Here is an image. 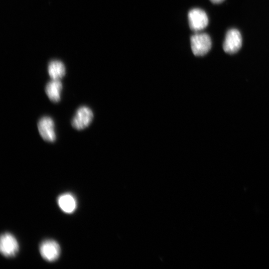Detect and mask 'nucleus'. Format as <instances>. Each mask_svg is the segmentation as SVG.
<instances>
[{
  "instance_id": "obj_1",
  "label": "nucleus",
  "mask_w": 269,
  "mask_h": 269,
  "mask_svg": "<svg viewBox=\"0 0 269 269\" xmlns=\"http://www.w3.org/2000/svg\"><path fill=\"white\" fill-rule=\"evenodd\" d=\"M191 48L193 53L197 56H202L210 50L212 45L209 35L205 33H197L190 38Z\"/></svg>"
},
{
  "instance_id": "obj_2",
  "label": "nucleus",
  "mask_w": 269,
  "mask_h": 269,
  "mask_svg": "<svg viewBox=\"0 0 269 269\" xmlns=\"http://www.w3.org/2000/svg\"><path fill=\"white\" fill-rule=\"evenodd\" d=\"M93 118V112L90 108L81 106L77 110L72 120V126L78 131L84 130L91 124Z\"/></svg>"
},
{
  "instance_id": "obj_3",
  "label": "nucleus",
  "mask_w": 269,
  "mask_h": 269,
  "mask_svg": "<svg viewBox=\"0 0 269 269\" xmlns=\"http://www.w3.org/2000/svg\"><path fill=\"white\" fill-rule=\"evenodd\" d=\"M242 37L240 31L235 28L229 29L226 33L223 44L224 51L228 54L237 53L241 48Z\"/></svg>"
},
{
  "instance_id": "obj_4",
  "label": "nucleus",
  "mask_w": 269,
  "mask_h": 269,
  "mask_svg": "<svg viewBox=\"0 0 269 269\" xmlns=\"http://www.w3.org/2000/svg\"><path fill=\"white\" fill-rule=\"evenodd\" d=\"M18 250V243L12 234L5 232L1 235L0 251L3 256L6 258L14 257Z\"/></svg>"
},
{
  "instance_id": "obj_5",
  "label": "nucleus",
  "mask_w": 269,
  "mask_h": 269,
  "mask_svg": "<svg viewBox=\"0 0 269 269\" xmlns=\"http://www.w3.org/2000/svg\"><path fill=\"white\" fill-rule=\"evenodd\" d=\"M188 19L190 28L195 32L203 30L208 24L206 13L198 8L191 9L188 12Z\"/></svg>"
},
{
  "instance_id": "obj_6",
  "label": "nucleus",
  "mask_w": 269,
  "mask_h": 269,
  "mask_svg": "<svg viewBox=\"0 0 269 269\" xmlns=\"http://www.w3.org/2000/svg\"><path fill=\"white\" fill-rule=\"evenodd\" d=\"M39 252L43 259L47 262H53L59 258L60 254V247L55 241L47 239L41 243Z\"/></svg>"
},
{
  "instance_id": "obj_7",
  "label": "nucleus",
  "mask_w": 269,
  "mask_h": 269,
  "mask_svg": "<svg viewBox=\"0 0 269 269\" xmlns=\"http://www.w3.org/2000/svg\"><path fill=\"white\" fill-rule=\"evenodd\" d=\"M38 130L42 138L45 141L53 142L56 139L55 124L50 117L41 118L37 123Z\"/></svg>"
},
{
  "instance_id": "obj_8",
  "label": "nucleus",
  "mask_w": 269,
  "mask_h": 269,
  "mask_svg": "<svg viewBox=\"0 0 269 269\" xmlns=\"http://www.w3.org/2000/svg\"><path fill=\"white\" fill-rule=\"evenodd\" d=\"M62 88V84L59 80L52 79L46 85L45 91L49 100L57 103L60 101Z\"/></svg>"
},
{
  "instance_id": "obj_9",
  "label": "nucleus",
  "mask_w": 269,
  "mask_h": 269,
  "mask_svg": "<svg viewBox=\"0 0 269 269\" xmlns=\"http://www.w3.org/2000/svg\"><path fill=\"white\" fill-rule=\"evenodd\" d=\"M60 208L66 213H73L77 207V201L74 195L69 193L60 195L57 199Z\"/></svg>"
},
{
  "instance_id": "obj_10",
  "label": "nucleus",
  "mask_w": 269,
  "mask_h": 269,
  "mask_svg": "<svg viewBox=\"0 0 269 269\" xmlns=\"http://www.w3.org/2000/svg\"><path fill=\"white\" fill-rule=\"evenodd\" d=\"M48 72L51 79L59 80L65 75V67L61 61L52 60L48 64Z\"/></svg>"
},
{
  "instance_id": "obj_11",
  "label": "nucleus",
  "mask_w": 269,
  "mask_h": 269,
  "mask_svg": "<svg viewBox=\"0 0 269 269\" xmlns=\"http://www.w3.org/2000/svg\"><path fill=\"white\" fill-rule=\"evenodd\" d=\"M214 3H220L223 2L225 0H210Z\"/></svg>"
}]
</instances>
